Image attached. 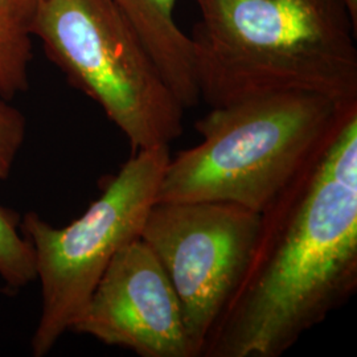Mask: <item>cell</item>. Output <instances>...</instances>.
<instances>
[{
  "label": "cell",
  "mask_w": 357,
  "mask_h": 357,
  "mask_svg": "<svg viewBox=\"0 0 357 357\" xmlns=\"http://www.w3.org/2000/svg\"><path fill=\"white\" fill-rule=\"evenodd\" d=\"M357 287V110L261 213L202 356L280 357Z\"/></svg>",
  "instance_id": "cell-1"
},
{
  "label": "cell",
  "mask_w": 357,
  "mask_h": 357,
  "mask_svg": "<svg viewBox=\"0 0 357 357\" xmlns=\"http://www.w3.org/2000/svg\"><path fill=\"white\" fill-rule=\"evenodd\" d=\"M357 101L282 91L213 107L202 142L169 158L155 203L225 202L262 213L333 141Z\"/></svg>",
  "instance_id": "cell-3"
},
{
  "label": "cell",
  "mask_w": 357,
  "mask_h": 357,
  "mask_svg": "<svg viewBox=\"0 0 357 357\" xmlns=\"http://www.w3.org/2000/svg\"><path fill=\"white\" fill-rule=\"evenodd\" d=\"M22 216L0 204V280L8 293H19L36 281V258L23 234Z\"/></svg>",
  "instance_id": "cell-9"
},
{
  "label": "cell",
  "mask_w": 357,
  "mask_h": 357,
  "mask_svg": "<svg viewBox=\"0 0 357 357\" xmlns=\"http://www.w3.org/2000/svg\"><path fill=\"white\" fill-rule=\"evenodd\" d=\"M69 331L142 357H195L176 291L141 237L114 255Z\"/></svg>",
  "instance_id": "cell-7"
},
{
  "label": "cell",
  "mask_w": 357,
  "mask_h": 357,
  "mask_svg": "<svg viewBox=\"0 0 357 357\" xmlns=\"http://www.w3.org/2000/svg\"><path fill=\"white\" fill-rule=\"evenodd\" d=\"M29 32L69 84L100 105L132 153L169 146L183 134L185 109L112 0H44Z\"/></svg>",
  "instance_id": "cell-4"
},
{
  "label": "cell",
  "mask_w": 357,
  "mask_h": 357,
  "mask_svg": "<svg viewBox=\"0 0 357 357\" xmlns=\"http://www.w3.org/2000/svg\"><path fill=\"white\" fill-rule=\"evenodd\" d=\"M44 0H0V19L29 29V24Z\"/></svg>",
  "instance_id": "cell-12"
},
{
  "label": "cell",
  "mask_w": 357,
  "mask_h": 357,
  "mask_svg": "<svg viewBox=\"0 0 357 357\" xmlns=\"http://www.w3.org/2000/svg\"><path fill=\"white\" fill-rule=\"evenodd\" d=\"M169 158V146L132 153L107 178L101 196L63 228L36 212L22 216L20 228L33 248L41 287V311L31 342L33 356L51 352L70 330L114 255L141 237Z\"/></svg>",
  "instance_id": "cell-5"
},
{
  "label": "cell",
  "mask_w": 357,
  "mask_h": 357,
  "mask_svg": "<svg viewBox=\"0 0 357 357\" xmlns=\"http://www.w3.org/2000/svg\"><path fill=\"white\" fill-rule=\"evenodd\" d=\"M261 213L225 202L155 203L141 240L159 259L178 295L193 355L243 275Z\"/></svg>",
  "instance_id": "cell-6"
},
{
  "label": "cell",
  "mask_w": 357,
  "mask_h": 357,
  "mask_svg": "<svg viewBox=\"0 0 357 357\" xmlns=\"http://www.w3.org/2000/svg\"><path fill=\"white\" fill-rule=\"evenodd\" d=\"M32 35L26 26L0 19V96L13 100L29 88Z\"/></svg>",
  "instance_id": "cell-10"
},
{
  "label": "cell",
  "mask_w": 357,
  "mask_h": 357,
  "mask_svg": "<svg viewBox=\"0 0 357 357\" xmlns=\"http://www.w3.org/2000/svg\"><path fill=\"white\" fill-rule=\"evenodd\" d=\"M26 135L24 114L0 96V181L13 174V165Z\"/></svg>",
  "instance_id": "cell-11"
},
{
  "label": "cell",
  "mask_w": 357,
  "mask_h": 357,
  "mask_svg": "<svg viewBox=\"0 0 357 357\" xmlns=\"http://www.w3.org/2000/svg\"><path fill=\"white\" fill-rule=\"evenodd\" d=\"M178 0H112L137 31L184 109L200 102L193 44L175 19Z\"/></svg>",
  "instance_id": "cell-8"
},
{
  "label": "cell",
  "mask_w": 357,
  "mask_h": 357,
  "mask_svg": "<svg viewBox=\"0 0 357 357\" xmlns=\"http://www.w3.org/2000/svg\"><path fill=\"white\" fill-rule=\"evenodd\" d=\"M344 3L348 8V13L351 15L352 23L357 28V0H344Z\"/></svg>",
  "instance_id": "cell-13"
},
{
  "label": "cell",
  "mask_w": 357,
  "mask_h": 357,
  "mask_svg": "<svg viewBox=\"0 0 357 357\" xmlns=\"http://www.w3.org/2000/svg\"><path fill=\"white\" fill-rule=\"evenodd\" d=\"M200 98L212 109L303 91L357 101V28L344 0H196Z\"/></svg>",
  "instance_id": "cell-2"
}]
</instances>
